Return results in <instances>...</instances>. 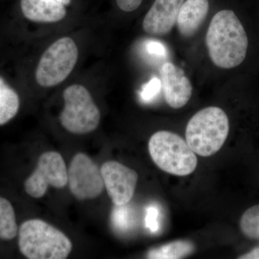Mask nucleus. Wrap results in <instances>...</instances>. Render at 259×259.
<instances>
[{"mask_svg":"<svg viewBox=\"0 0 259 259\" xmlns=\"http://www.w3.org/2000/svg\"><path fill=\"white\" fill-rule=\"evenodd\" d=\"M211 61L221 69H233L244 61L248 36L233 10H223L214 15L205 38Z\"/></svg>","mask_w":259,"mask_h":259,"instance_id":"obj_1","label":"nucleus"},{"mask_svg":"<svg viewBox=\"0 0 259 259\" xmlns=\"http://www.w3.org/2000/svg\"><path fill=\"white\" fill-rule=\"evenodd\" d=\"M18 235L20 252L29 259H65L72 250L69 238L42 220L25 221Z\"/></svg>","mask_w":259,"mask_h":259,"instance_id":"obj_2","label":"nucleus"},{"mask_svg":"<svg viewBox=\"0 0 259 259\" xmlns=\"http://www.w3.org/2000/svg\"><path fill=\"white\" fill-rule=\"evenodd\" d=\"M229 130V120L222 109L206 107L189 121L186 128V141L196 154L209 157L223 147Z\"/></svg>","mask_w":259,"mask_h":259,"instance_id":"obj_3","label":"nucleus"},{"mask_svg":"<svg viewBox=\"0 0 259 259\" xmlns=\"http://www.w3.org/2000/svg\"><path fill=\"white\" fill-rule=\"evenodd\" d=\"M150 156L162 171L175 176H188L197 166L196 153L187 141L169 131H158L148 141Z\"/></svg>","mask_w":259,"mask_h":259,"instance_id":"obj_4","label":"nucleus"},{"mask_svg":"<svg viewBox=\"0 0 259 259\" xmlns=\"http://www.w3.org/2000/svg\"><path fill=\"white\" fill-rule=\"evenodd\" d=\"M64 108L59 120L66 131L74 134H87L98 127L101 114L88 89L73 84L63 94Z\"/></svg>","mask_w":259,"mask_h":259,"instance_id":"obj_5","label":"nucleus"},{"mask_svg":"<svg viewBox=\"0 0 259 259\" xmlns=\"http://www.w3.org/2000/svg\"><path fill=\"white\" fill-rule=\"evenodd\" d=\"M78 56V48L71 37L56 40L40 58L35 73L37 83L50 88L63 82L74 69Z\"/></svg>","mask_w":259,"mask_h":259,"instance_id":"obj_6","label":"nucleus"},{"mask_svg":"<svg viewBox=\"0 0 259 259\" xmlns=\"http://www.w3.org/2000/svg\"><path fill=\"white\" fill-rule=\"evenodd\" d=\"M68 183V170L60 153L48 151L39 158L35 171L25 181V192L33 198H41L49 187L64 188Z\"/></svg>","mask_w":259,"mask_h":259,"instance_id":"obj_7","label":"nucleus"},{"mask_svg":"<svg viewBox=\"0 0 259 259\" xmlns=\"http://www.w3.org/2000/svg\"><path fill=\"white\" fill-rule=\"evenodd\" d=\"M70 191L79 200L96 198L105 188L101 169L83 153L75 155L68 170Z\"/></svg>","mask_w":259,"mask_h":259,"instance_id":"obj_8","label":"nucleus"},{"mask_svg":"<svg viewBox=\"0 0 259 259\" xmlns=\"http://www.w3.org/2000/svg\"><path fill=\"white\" fill-rule=\"evenodd\" d=\"M104 185L115 205L128 204L134 197L139 175L137 172L117 161L105 162L101 167Z\"/></svg>","mask_w":259,"mask_h":259,"instance_id":"obj_9","label":"nucleus"},{"mask_svg":"<svg viewBox=\"0 0 259 259\" xmlns=\"http://www.w3.org/2000/svg\"><path fill=\"white\" fill-rule=\"evenodd\" d=\"M161 88L168 106L174 109L185 107L190 101L192 86L183 70L171 63H165L161 66Z\"/></svg>","mask_w":259,"mask_h":259,"instance_id":"obj_10","label":"nucleus"},{"mask_svg":"<svg viewBox=\"0 0 259 259\" xmlns=\"http://www.w3.org/2000/svg\"><path fill=\"white\" fill-rule=\"evenodd\" d=\"M185 0H155L143 22V28L149 35L163 36L176 25L181 7Z\"/></svg>","mask_w":259,"mask_h":259,"instance_id":"obj_11","label":"nucleus"},{"mask_svg":"<svg viewBox=\"0 0 259 259\" xmlns=\"http://www.w3.org/2000/svg\"><path fill=\"white\" fill-rule=\"evenodd\" d=\"M209 8L208 0H185L177 22L181 35L185 37L193 36L207 18Z\"/></svg>","mask_w":259,"mask_h":259,"instance_id":"obj_12","label":"nucleus"},{"mask_svg":"<svg viewBox=\"0 0 259 259\" xmlns=\"http://www.w3.org/2000/svg\"><path fill=\"white\" fill-rule=\"evenodd\" d=\"M20 7L25 18L35 23H57L66 15L64 5L55 0H21Z\"/></svg>","mask_w":259,"mask_h":259,"instance_id":"obj_13","label":"nucleus"},{"mask_svg":"<svg viewBox=\"0 0 259 259\" xmlns=\"http://www.w3.org/2000/svg\"><path fill=\"white\" fill-rule=\"evenodd\" d=\"M19 107L20 99L18 94L0 76V125L11 120L18 113Z\"/></svg>","mask_w":259,"mask_h":259,"instance_id":"obj_14","label":"nucleus"},{"mask_svg":"<svg viewBox=\"0 0 259 259\" xmlns=\"http://www.w3.org/2000/svg\"><path fill=\"white\" fill-rule=\"evenodd\" d=\"M195 248L192 242L176 241L167 243L148 251V258L178 259L191 254Z\"/></svg>","mask_w":259,"mask_h":259,"instance_id":"obj_15","label":"nucleus"},{"mask_svg":"<svg viewBox=\"0 0 259 259\" xmlns=\"http://www.w3.org/2000/svg\"><path fill=\"white\" fill-rule=\"evenodd\" d=\"M18 228L13 205L0 197V239L10 241L18 234Z\"/></svg>","mask_w":259,"mask_h":259,"instance_id":"obj_16","label":"nucleus"},{"mask_svg":"<svg viewBox=\"0 0 259 259\" xmlns=\"http://www.w3.org/2000/svg\"><path fill=\"white\" fill-rule=\"evenodd\" d=\"M240 228L247 238L259 241V204L250 207L243 213Z\"/></svg>","mask_w":259,"mask_h":259,"instance_id":"obj_17","label":"nucleus"},{"mask_svg":"<svg viewBox=\"0 0 259 259\" xmlns=\"http://www.w3.org/2000/svg\"><path fill=\"white\" fill-rule=\"evenodd\" d=\"M115 205L112 211V221L114 226L120 231H125L131 229L134 223L133 211L127 206Z\"/></svg>","mask_w":259,"mask_h":259,"instance_id":"obj_18","label":"nucleus"},{"mask_svg":"<svg viewBox=\"0 0 259 259\" xmlns=\"http://www.w3.org/2000/svg\"><path fill=\"white\" fill-rule=\"evenodd\" d=\"M161 90V79L157 77H153L148 83H145L143 86L140 96L144 102H151L159 95Z\"/></svg>","mask_w":259,"mask_h":259,"instance_id":"obj_19","label":"nucleus"},{"mask_svg":"<svg viewBox=\"0 0 259 259\" xmlns=\"http://www.w3.org/2000/svg\"><path fill=\"white\" fill-rule=\"evenodd\" d=\"M146 51L149 55L161 59L166 58L168 54L166 47L158 40H148L146 44Z\"/></svg>","mask_w":259,"mask_h":259,"instance_id":"obj_20","label":"nucleus"},{"mask_svg":"<svg viewBox=\"0 0 259 259\" xmlns=\"http://www.w3.org/2000/svg\"><path fill=\"white\" fill-rule=\"evenodd\" d=\"M158 209L155 206H149L146 209L145 225L146 228L152 233H155L158 229Z\"/></svg>","mask_w":259,"mask_h":259,"instance_id":"obj_21","label":"nucleus"},{"mask_svg":"<svg viewBox=\"0 0 259 259\" xmlns=\"http://www.w3.org/2000/svg\"><path fill=\"white\" fill-rule=\"evenodd\" d=\"M117 6L124 12L135 11L142 4L143 0H116Z\"/></svg>","mask_w":259,"mask_h":259,"instance_id":"obj_22","label":"nucleus"},{"mask_svg":"<svg viewBox=\"0 0 259 259\" xmlns=\"http://www.w3.org/2000/svg\"><path fill=\"white\" fill-rule=\"evenodd\" d=\"M239 259H259V246L238 257Z\"/></svg>","mask_w":259,"mask_h":259,"instance_id":"obj_23","label":"nucleus"},{"mask_svg":"<svg viewBox=\"0 0 259 259\" xmlns=\"http://www.w3.org/2000/svg\"><path fill=\"white\" fill-rule=\"evenodd\" d=\"M55 1L61 3V4L64 5V6L71 4V0H55Z\"/></svg>","mask_w":259,"mask_h":259,"instance_id":"obj_24","label":"nucleus"}]
</instances>
